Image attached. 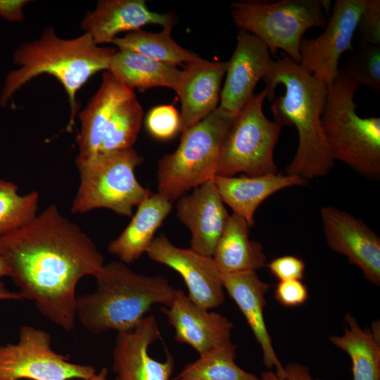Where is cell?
<instances>
[{
    "instance_id": "1",
    "label": "cell",
    "mask_w": 380,
    "mask_h": 380,
    "mask_svg": "<svg viewBox=\"0 0 380 380\" xmlns=\"http://www.w3.org/2000/svg\"><path fill=\"white\" fill-rule=\"evenodd\" d=\"M0 257L22 298L32 301L43 316L68 332L75 324L78 282L94 277L104 265L91 237L55 204L0 236Z\"/></svg>"
},
{
    "instance_id": "2",
    "label": "cell",
    "mask_w": 380,
    "mask_h": 380,
    "mask_svg": "<svg viewBox=\"0 0 380 380\" xmlns=\"http://www.w3.org/2000/svg\"><path fill=\"white\" fill-rule=\"evenodd\" d=\"M274 122L294 126L298 144L286 174L305 179L326 175L334 167L321 118L327 85L283 53L262 78Z\"/></svg>"
},
{
    "instance_id": "3",
    "label": "cell",
    "mask_w": 380,
    "mask_h": 380,
    "mask_svg": "<svg viewBox=\"0 0 380 380\" xmlns=\"http://www.w3.org/2000/svg\"><path fill=\"white\" fill-rule=\"evenodd\" d=\"M94 277V292L77 296L75 305L76 319L94 334L132 331L153 305L170 306L175 296L165 276L136 272L120 260L104 264Z\"/></svg>"
},
{
    "instance_id": "4",
    "label": "cell",
    "mask_w": 380,
    "mask_h": 380,
    "mask_svg": "<svg viewBox=\"0 0 380 380\" xmlns=\"http://www.w3.org/2000/svg\"><path fill=\"white\" fill-rule=\"evenodd\" d=\"M117 51L96 45L87 33L71 39L58 37L47 27L38 39L24 42L14 51L13 62L20 68L6 76L0 93V106H6L12 95L34 77L42 74L55 77L68 96L70 120L66 129L72 130L79 104L78 90L96 72L108 70Z\"/></svg>"
},
{
    "instance_id": "5",
    "label": "cell",
    "mask_w": 380,
    "mask_h": 380,
    "mask_svg": "<svg viewBox=\"0 0 380 380\" xmlns=\"http://www.w3.org/2000/svg\"><path fill=\"white\" fill-rule=\"evenodd\" d=\"M359 86L339 69L327 86L321 122L333 159L371 180L380 178V118H361L354 95Z\"/></svg>"
},
{
    "instance_id": "6",
    "label": "cell",
    "mask_w": 380,
    "mask_h": 380,
    "mask_svg": "<svg viewBox=\"0 0 380 380\" xmlns=\"http://www.w3.org/2000/svg\"><path fill=\"white\" fill-rule=\"evenodd\" d=\"M236 115L217 108L182 132L177 149L158 162V193L173 202L213 180L222 141Z\"/></svg>"
},
{
    "instance_id": "7",
    "label": "cell",
    "mask_w": 380,
    "mask_h": 380,
    "mask_svg": "<svg viewBox=\"0 0 380 380\" xmlns=\"http://www.w3.org/2000/svg\"><path fill=\"white\" fill-rule=\"evenodd\" d=\"M330 1L248 0L232 4L231 15L235 25L262 40L271 55L284 51L296 63H301L300 40L314 27L324 28Z\"/></svg>"
},
{
    "instance_id": "8",
    "label": "cell",
    "mask_w": 380,
    "mask_h": 380,
    "mask_svg": "<svg viewBox=\"0 0 380 380\" xmlns=\"http://www.w3.org/2000/svg\"><path fill=\"white\" fill-rule=\"evenodd\" d=\"M143 157L134 148L89 159H75L80 183L71 206L72 213L106 208L132 217L134 207L150 194L138 182L135 169Z\"/></svg>"
},
{
    "instance_id": "9",
    "label": "cell",
    "mask_w": 380,
    "mask_h": 380,
    "mask_svg": "<svg viewBox=\"0 0 380 380\" xmlns=\"http://www.w3.org/2000/svg\"><path fill=\"white\" fill-rule=\"evenodd\" d=\"M267 94L265 87L253 94L237 114L222 141L216 175L277 173L273 151L282 126L270 120L262 111Z\"/></svg>"
},
{
    "instance_id": "10",
    "label": "cell",
    "mask_w": 380,
    "mask_h": 380,
    "mask_svg": "<svg viewBox=\"0 0 380 380\" xmlns=\"http://www.w3.org/2000/svg\"><path fill=\"white\" fill-rule=\"evenodd\" d=\"M47 331L24 325L15 343L0 345V380H90L96 369L53 351Z\"/></svg>"
},
{
    "instance_id": "11",
    "label": "cell",
    "mask_w": 380,
    "mask_h": 380,
    "mask_svg": "<svg viewBox=\"0 0 380 380\" xmlns=\"http://www.w3.org/2000/svg\"><path fill=\"white\" fill-rule=\"evenodd\" d=\"M367 0H336L325 30L315 39L303 37L299 45L300 65L327 86L339 72L343 53L353 51L352 41Z\"/></svg>"
},
{
    "instance_id": "12",
    "label": "cell",
    "mask_w": 380,
    "mask_h": 380,
    "mask_svg": "<svg viewBox=\"0 0 380 380\" xmlns=\"http://www.w3.org/2000/svg\"><path fill=\"white\" fill-rule=\"evenodd\" d=\"M146 253L150 259L180 274L188 297L198 306L209 310L224 303L221 272L213 256L201 255L190 248L177 247L163 234L154 237Z\"/></svg>"
},
{
    "instance_id": "13",
    "label": "cell",
    "mask_w": 380,
    "mask_h": 380,
    "mask_svg": "<svg viewBox=\"0 0 380 380\" xmlns=\"http://www.w3.org/2000/svg\"><path fill=\"white\" fill-rule=\"evenodd\" d=\"M329 248L347 257L370 283L380 285V239L361 219L334 206L321 208Z\"/></svg>"
},
{
    "instance_id": "14",
    "label": "cell",
    "mask_w": 380,
    "mask_h": 380,
    "mask_svg": "<svg viewBox=\"0 0 380 380\" xmlns=\"http://www.w3.org/2000/svg\"><path fill=\"white\" fill-rule=\"evenodd\" d=\"M160 336L153 315L144 317L133 330L117 333L112 364L115 380H170L175 367L172 355L166 350L165 361H158L148 353Z\"/></svg>"
},
{
    "instance_id": "15",
    "label": "cell",
    "mask_w": 380,
    "mask_h": 380,
    "mask_svg": "<svg viewBox=\"0 0 380 380\" xmlns=\"http://www.w3.org/2000/svg\"><path fill=\"white\" fill-rule=\"evenodd\" d=\"M273 60L266 44L240 29L229 61L218 108L237 115L253 95L257 83L267 74Z\"/></svg>"
},
{
    "instance_id": "16",
    "label": "cell",
    "mask_w": 380,
    "mask_h": 380,
    "mask_svg": "<svg viewBox=\"0 0 380 380\" xmlns=\"http://www.w3.org/2000/svg\"><path fill=\"white\" fill-rule=\"evenodd\" d=\"M213 180L177 200V217L190 231V248L213 256L225 229L228 214Z\"/></svg>"
},
{
    "instance_id": "17",
    "label": "cell",
    "mask_w": 380,
    "mask_h": 380,
    "mask_svg": "<svg viewBox=\"0 0 380 380\" xmlns=\"http://www.w3.org/2000/svg\"><path fill=\"white\" fill-rule=\"evenodd\" d=\"M160 310L175 329V339L191 346L199 355L231 341L233 324L225 316L196 305L182 289H176L171 305Z\"/></svg>"
},
{
    "instance_id": "18",
    "label": "cell",
    "mask_w": 380,
    "mask_h": 380,
    "mask_svg": "<svg viewBox=\"0 0 380 380\" xmlns=\"http://www.w3.org/2000/svg\"><path fill=\"white\" fill-rule=\"evenodd\" d=\"M227 61L212 62L203 58L183 65L175 91L181 101L180 132L200 122L219 106L221 84Z\"/></svg>"
},
{
    "instance_id": "19",
    "label": "cell",
    "mask_w": 380,
    "mask_h": 380,
    "mask_svg": "<svg viewBox=\"0 0 380 380\" xmlns=\"http://www.w3.org/2000/svg\"><path fill=\"white\" fill-rule=\"evenodd\" d=\"M175 21L172 14L150 11L144 0H100L94 11L87 13L80 27L99 45L112 44L118 34L147 24L165 27L175 25Z\"/></svg>"
},
{
    "instance_id": "20",
    "label": "cell",
    "mask_w": 380,
    "mask_h": 380,
    "mask_svg": "<svg viewBox=\"0 0 380 380\" xmlns=\"http://www.w3.org/2000/svg\"><path fill=\"white\" fill-rule=\"evenodd\" d=\"M221 279L224 289L239 307L260 344L265 367H274L276 375L284 379L285 367L274 350L264 319L263 311L267 303L265 294L270 285L262 281L253 271L221 273Z\"/></svg>"
},
{
    "instance_id": "21",
    "label": "cell",
    "mask_w": 380,
    "mask_h": 380,
    "mask_svg": "<svg viewBox=\"0 0 380 380\" xmlns=\"http://www.w3.org/2000/svg\"><path fill=\"white\" fill-rule=\"evenodd\" d=\"M213 181L223 203L232 209L233 213L243 217L251 227L255 224L256 210L268 197L285 188L308 182L299 176L278 173L238 177L215 175Z\"/></svg>"
},
{
    "instance_id": "22",
    "label": "cell",
    "mask_w": 380,
    "mask_h": 380,
    "mask_svg": "<svg viewBox=\"0 0 380 380\" xmlns=\"http://www.w3.org/2000/svg\"><path fill=\"white\" fill-rule=\"evenodd\" d=\"M134 92L118 82L108 70L103 72L99 89L78 116L80 130L76 137L79 154L89 159L99 155L106 125L117 105Z\"/></svg>"
},
{
    "instance_id": "23",
    "label": "cell",
    "mask_w": 380,
    "mask_h": 380,
    "mask_svg": "<svg viewBox=\"0 0 380 380\" xmlns=\"http://www.w3.org/2000/svg\"><path fill=\"white\" fill-rule=\"evenodd\" d=\"M172 203L159 193L150 194L138 205L120 235L110 241L108 251L129 265L146 253L154 234L172 210Z\"/></svg>"
},
{
    "instance_id": "24",
    "label": "cell",
    "mask_w": 380,
    "mask_h": 380,
    "mask_svg": "<svg viewBox=\"0 0 380 380\" xmlns=\"http://www.w3.org/2000/svg\"><path fill=\"white\" fill-rule=\"evenodd\" d=\"M108 71L127 87L140 92L158 87L175 91L182 76V70L175 65L127 50H118L113 54Z\"/></svg>"
},
{
    "instance_id": "25",
    "label": "cell",
    "mask_w": 380,
    "mask_h": 380,
    "mask_svg": "<svg viewBox=\"0 0 380 380\" xmlns=\"http://www.w3.org/2000/svg\"><path fill=\"white\" fill-rule=\"evenodd\" d=\"M251 227L232 213L217 244L213 258L221 273L253 271L266 262L262 244L249 238Z\"/></svg>"
},
{
    "instance_id": "26",
    "label": "cell",
    "mask_w": 380,
    "mask_h": 380,
    "mask_svg": "<svg viewBox=\"0 0 380 380\" xmlns=\"http://www.w3.org/2000/svg\"><path fill=\"white\" fill-rule=\"evenodd\" d=\"M345 320L344 334L330 336V342L350 357L353 380H380L379 324L362 329L350 314Z\"/></svg>"
},
{
    "instance_id": "27",
    "label": "cell",
    "mask_w": 380,
    "mask_h": 380,
    "mask_svg": "<svg viewBox=\"0 0 380 380\" xmlns=\"http://www.w3.org/2000/svg\"><path fill=\"white\" fill-rule=\"evenodd\" d=\"M174 25L163 27L160 32L137 30L127 32L123 37H115L112 44L118 50L140 53L153 60L177 66L195 61L201 58L196 53L179 46L171 37Z\"/></svg>"
},
{
    "instance_id": "28",
    "label": "cell",
    "mask_w": 380,
    "mask_h": 380,
    "mask_svg": "<svg viewBox=\"0 0 380 380\" xmlns=\"http://www.w3.org/2000/svg\"><path fill=\"white\" fill-rule=\"evenodd\" d=\"M236 350L232 341L215 346L185 365L172 380H262L237 365Z\"/></svg>"
},
{
    "instance_id": "29",
    "label": "cell",
    "mask_w": 380,
    "mask_h": 380,
    "mask_svg": "<svg viewBox=\"0 0 380 380\" xmlns=\"http://www.w3.org/2000/svg\"><path fill=\"white\" fill-rule=\"evenodd\" d=\"M143 117V108L134 92L122 100L106 125L99 155H109L133 148Z\"/></svg>"
},
{
    "instance_id": "30",
    "label": "cell",
    "mask_w": 380,
    "mask_h": 380,
    "mask_svg": "<svg viewBox=\"0 0 380 380\" xmlns=\"http://www.w3.org/2000/svg\"><path fill=\"white\" fill-rule=\"evenodd\" d=\"M39 200L37 191L21 195L15 183L0 178V236L32 221L37 215Z\"/></svg>"
},
{
    "instance_id": "31",
    "label": "cell",
    "mask_w": 380,
    "mask_h": 380,
    "mask_svg": "<svg viewBox=\"0 0 380 380\" xmlns=\"http://www.w3.org/2000/svg\"><path fill=\"white\" fill-rule=\"evenodd\" d=\"M344 74L358 86L380 90V46L360 44L346 60Z\"/></svg>"
},
{
    "instance_id": "32",
    "label": "cell",
    "mask_w": 380,
    "mask_h": 380,
    "mask_svg": "<svg viewBox=\"0 0 380 380\" xmlns=\"http://www.w3.org/2000/svg\"><path fill=\"white\" fill-rule=\"evenodd\" d=\"M180 113L172 105L153 107L146 118L148 132L156 139L167 140L180 132Z\"/></svg>"
},
{
    "instance_id": "33",
    "label": "cell",
    "mask_w": 380,
    "mask_h": 380,
    "mask_svg": "<svg viewBox=\"0 0 380 380\" xmlns=\"http://www.w3.org/2000/svg\"><path fill=\"white\" fill-rule=\"evenodd\" d=\"M361 44L380 46V1L367 0L357 25Z\"/></svg>"
},
{
    "instance_id": "34",
    "label": "cell",
    "mask_w": 380,
    "mask_h": 380,
    "mask_svg": "<svg viewBox=\"0 0 380 380\" xmlns=\"http://www.w3.org/2000/svg\"><path fill=\"white\" fill-rule=\"evenodd\" d=\"M267 267L279 281L301 280L305 270V262L294 255H284L273 259Z\"/></svg>"
},
{
    "instance_id": "35",
    "label": "cell",
    "mask_w": 380,
    "mask_h": 380,
    "mask_svg": "<svg viewBox=\"0 0 380 380\" xmlns=\"http://www.w3.org/2000/svg\"><path fill=\"white\" fill-rule=\"evenodd\" d=\"M274 298L284 306H297L307 300L308 292L306 286L300 280L282 281L277 285Z\"/></svg>"
},
{
    "instance_id": "36",
    "label": "cell",
    "mask_w": 380,
    "mask_h": 380,
    "mask_svg": "<svg viewBox=\"0 0 380 380\" xmlns=\"http://www.w3.org/2000/svg\"><path fill=\"white\" fill-rule=\"evenodd\" d=\"M286 378L281 379L272 370L264 371L261 375L262 380H322L315 378L310 372L309 368L298 362H290L284 367Z\"/></svg>"
},
{
    "instance_id": "37",
    "label": "cell",
    "mask_w": 380,
    "mask_h": 380,
    "mask_svg": "<svg viewBox=\"0 0 380 380\" xmlns=\"http://www.w3.org/2000/svg\"><path fill=\"white\" fill-rule=\"evenodd\" d=\"M30 1L0 0V16L10 22H20L24 19L23 7Z\"/></svg>"
},
{
    "instance_id": "38",
    "label": "cell",
    "mask_w": 380,
    "mask_h": 380,
    "mask_svg": "<svg viewBox=\"0 0 380 380\" xmlns=\"http://www.w3.org/2000/svg\"><path fill=\"white\" fill-rule=\"evenodd\" d=\"M19 293L8 290L5 284L0 281V301L6 300H22Z\"/></svg>"
},
{
    "instance_id": "39",
    "label": "cell",
    "mask_w": 380,
    "mask_h": 380,
    "mask_svg": "<svg viewBox=\"0 0 380 380\" xmlns=\"http://www.w3.org/2000/svg\"><path fill=\"white\" fill-rule=\"evenodd\" d=\"M9 276L10 270L5 263V262L3 260V259L0 257V279L4 277Z\"/></svg>"
},
{
    "instance_id": "40",
    "label": "cell",
    "mask_w": 380,
    "mask_h": 380,
    "mask_svg": "<svg viewBox=\"0 0 380 380\" xmlns=\"http://www.w3.org/2000/svg\"><path fill=\"white\" fill-rule=\"evenodd\" d=\"M108 369L106 367L101 369L99 374H96L90 380H106Z\"/></svg>"
}]
</instances>
